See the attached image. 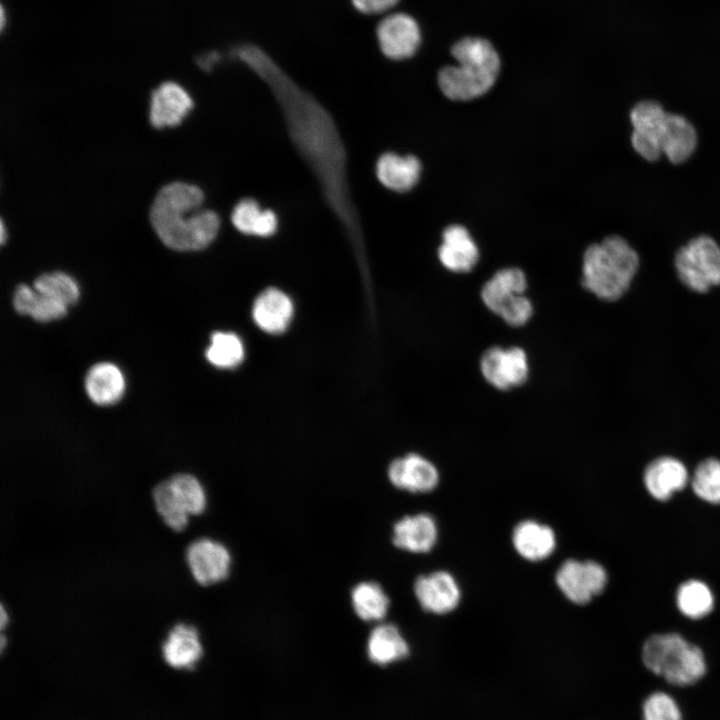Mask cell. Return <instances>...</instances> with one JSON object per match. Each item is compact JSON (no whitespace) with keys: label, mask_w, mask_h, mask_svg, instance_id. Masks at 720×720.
Segmentation results:
<instances>
[{"label":"cell","mask_w":720,"mask_h":720,"mask_svg":"<svg viewBox=\"0 0 720 720\" xmlns=\"http://www.w3.org/2000/svg\"><path fill=\"white\" fill-rule=\"evenodd\" d=\"M203 191L194 184L172 182L157 193L150 210L151 225L159 239L176 251H197L216 238L220 218L200 209Z\"/></svg>","instance_id":"6da1fadb"},{"label":"cell","mask_w":720,"mask_h":720,"mask_svg":"<svg viewBox=\"0 0 720 720\" xmlns=\"http://www.w3.org/2000/svg\"><path fill=\"white\" fill-rule=\"evenodd\" d=\"M455 65L438 72L442 93L453 101H468L487 93L495 84L501 59L495 46L480 36H465L451 46Z\"/></svg>","instance_id":"7a4b0ae2"},{"label":"cell","mask_w":720,"mask_h":720,"mask_svg":"<svg viewBox=\"0 0 720 720\" xmlns=\"http://www.w3.org/2000/svg\"><path fill=\"white\" fill-rule=\"evenodd\" d=\"M638 267L637 252L621 236L611 235L585 250L581 284L597 298L615 301L628 290Z\"/></svg>","instance_id":"3957f363"},{"label":"cell","mask_w":720,"mask_h":720,"mask_svg":"<svg viewBox=\"0 0 720 720\" xmlns=\"http://www.w3.org/2000/svg\"><path fill=\"white\" fill-rule=\"evenodd\" d=\"M642 659L649 670L677 686L695 683L706 671L701 649L674 633L649 637L643 645Z\"/></svg>","instance_id":"277c9868"},{"label":"cell","mask_w":720,"mask_h":720,"mask_svg":"<svg viewBox=\"0 0 720 720\" xmlns=\"http://www.w3.org/2000/svg\"><path fill=\"white\" fill-rule=\"evenodd\" d=\"M527 278L517 267L503 268L482 286L480 297L485 307L511 327H522L532 318L534 307L525 295Z\"/></svg>","instance_id":"5b68a950"},{"label":"cell","mask_w":720,"mask_h":720,"mask_svg":"<svg viewBox=\"0 0 720 720\" xmlns=\"http://www.w3.org/2000/svg\"><path fill=\"white\" fill-rule=\"evenodd\" d=\"M152 496L163 522L176 532L184 530L189 516L201 514L207 504L206 492L200 481L184 473L158 483Z\"/></svg>","instance_id":"8992f818"},{"label":"cell","mask_w":720,"mask_h":720,"mask_svg":"<svg viewBox=\"0 0 720 720\" xmlns=\"http://www.w3.org/2000/svg\"><path fill=\"white\" fill-rule=\"evenodd\" d=\"M675 268L688 288L705 293L720 285V246L707 235L697 236L678 250Z\"/></svg>","instance_id":"52a82bcc"},{"label":"cell","mask_w":720,"mask_h":720,"mask_svg":"<svg viewBox=\"0 0 720 720\" xmlns=\"http://www.w3.org/2000/svg\"><path fill=\"white\" fill-rule=\"evenodd\" d=\"M480 371L486 382L495 389L507 391L520 387L529 377L528 356L519 346H492L480 357Z\"/></svg>","instance_id":"ba28073f"},{"label":"cell","mask_w":720,"mask_h":720,"mask_svg":"<svg viewBox=\"0 0 720 720\" xmlns=\"http://www.w3.org/2000/svg\"><path fill=\"white\" fill-rule=\"evenodd\" d=\"M376 38L381 52L391 60L412 57L422 42L418 21L406 12H389L376 27Z\"/></svg>","instance_id":"9c48e42d"},{"label":"cell","mask_w":720,"mask_h":720,"mask_svg":"<svg viewBox=\"0 0 720 720\" xmlns=\"http://www.w3.org/2000/svg\"><path fill=\"white\" fill-rule=\"evenodd\" d=\"M667 113L660 103L653 100L638 102L630 112L632 147L647 161H657L662 155Z\"/></svg>","instance_id":"30bf717a"},{"label":"cell","mask_w":720,"mask_h":720,"mask_svg":"<svg viewBox=\"0 0 720 720\" xmlns=\"http://www.w3.org/2000/svg\"><path fill=\"white\" fill-rule=\"evenodd\" d=\"M555 580L568 600L583 605L604 590L608 576L604 567L595 561L569 559L559 567Z\"/></svg>","instance_id":"8fae6325"},{"label":"cell","mask_w":720,"mask_h":720,"mask_svg":"<svg viewBox=\"0 0 720 720\" xmlns=\"http://www.w3.org/2000/svg\"><path fill=\"white\" fill-rule=\"evenodd\" d=\"M186 561L196 582L209 586L228 577L232 559L229 550L222 543L200 538L187 547Z\"/></svg>","instance_id":"7c38bea8"},{"label":"cell","mask_w":720,"mask_h":720,"mask_svg":"<svg viewBox=\"0 0 720 720\" xmlns=\"http://www.w3.org/2000/svg\"><path fill=\"white\" fill-rule=\"evenodd\" d=\"M190 94L180 84L165 81L151 93L149 120L162 129L178 126L193 108Z\"/></svg>","instance_id":"4fadbf2b"},{"label":"cell","mask_w":720,"mask_h":720,"mask_svg":"<svg viewBox=\"0 0 720 720\" xmlns=\"http://www.w3.org/2000/svg\"><path fill=\"white\" fill-rule=\"evenodd\" d=\"M387 475L393 486L412 493L430 492L439 482V473L435 465L416 453L392 461Z\"/></svg>","instance_id":"5bb4252c"},{"label":"cell","mask_w":720,"mask_h":720,"mask_svg":"<svg viewBox=\"0 0 720 720\" xmlns=\"http://www.w3.org/2000/svg\"><path fill=\"white\" fill-rule=\"evenodd\" d=\"M414 594L420 606L434 614H446L454 610L460 601V589L455 578L448 572L436 571L417 577Z\"/></svg>","instance_id":"9a60e30c"},{"label":"cell","mask_w":720,"mask_h":720,"mask_svg":"<svg viewBox=\"0 0 720 720\" xmlns=\"http://www.w3.org/2000/svg\"><path fill=\"white\" fill-rule=\"evenodd\" d=\"M438 249L441 264L456 273L470 272L477 264L479 250L468 230L461 225H450L442 234Z\"/></svg>","instance_id":"2e32d148"},{"label":"cell","mask_w":720,"mask_h":720,"mask_svg":"<svg viewBox=\"0 0 720 720\" xmlns=\"http://www.w3.org/2000/svg\"><path fill=\"white\" fill-rule=\"evenodd\" d=\"M644 484L649 494L666 501L685 488L689 476L685 465L673 457H660L648 464L644 471Z\"/></svg>","instance_id":"e0dca14e"},{"label":"cell","mask_w":720,"mask_h":720,"mask_svg":"<svg viewBox=\"0 0 720 720\" xmlns=\"http://www.w3.org/2000/svg\"><path fill=\"white\" fill-rule=\"evenodd\" d=\"M202 654L203 647L197 629L185 623L176 624L162 644L165 662L175 669H192Z\"/></svg>","instance_id":"ac0fdd59"},{"label":"cell","mask_w":720,"mask_h":720,"mask_svg":"<svg viewBox=\"0 0 720 720\" xmlns=\"http://www.w3.org/2000/svg\"><path fill=\"white\" fill-rule=\"evenodd\" d=\"M437 525L426 513L405 516L393 527V543L396 547L413 553L429 552L436 544Z\"/></svg>","instance_id":"d6986e66"},{"label":"cell","mask_w":720,"mask_h":720,"mask_svg":"<svg viewBox=\"0 0 720 720\" xmlns=\"http://www.w3.org/2000/svg\"><path fill=\"white\" fill-rule=\"evenodd\" d=\"M293 315L291 299L277 288H268L258 295L252 308L256 325L269 334L285 331Z\"/></svg>","instance_id":"ffe728a7"},{"label":"cell","mask_w":720,"mask_h":720,"mask_svg":"<svg viewBox=\"0 0 720 720\" xmlns=\"http://www.w3.org/2000/svg\"><path fill=\"white\" fill-rule=\"evenodd\" d=\"M512 542L517 553L530 561L549 557L556 546L552 528L533 520H525L515 526Z\"/></svg>","instance_id":"44dd1931"},{"label":"cell","mask_w":720,"mask_h":720,"mask_svg":"<svg viewBox=\"0 0 720 720\" xmlns=\"http://www.w3.org/2000/svg\"><path fill=\"white\" fill-rule=\"evenodd\" d=\"M88 397L97 405H111L120 400L125 390L121 370L110 362L93 365L85 377Z\"/></svg>","instance_id":"7402d4cb"},{"label":"cell","mask_w":720,"mask_h":720,"mask_svg":"<svg viewBox=\"0 0 720 720\" xmlns=\"http://www.w3.org/2000/svg\"><path fill=\"white\" fill-rule=\"evenodd\" d=\"M697 146L694 126L683 116L668 112L661 144L662 154L673 164L688 160Z\"/></svg>","instance_id":"603a6c76"},{"label":"cell","mask_w":720,"mask_h":720,"mask_svg":"<svg viewBox=\"0 0 720 720\" xmlns=\"http://www.w3.org/2000/svg\"><path fill=\"white\" fill-rule=\"evenodd\" d=\"M420 172V161L412 155L385 153L376 165V174L381 184L397 192L410 190L417 183Z\"/></svg>","instance_id":"cb8c5ba5"},{"label":"cell","mask_w":720,"mask_h":720,"mask_svg":"<svg viewBox=\"0 0 720 720\" xmlns=\"http://www.w3.org/2000/svg\"><path fill=\"white\" fill-rule=\"evenodd\" d=\"M409 646L399 629L389 623L377 625L367 641L369 659L378 665H388L405 658Z\"/></svg>","instance_id":"d4e9b609"},{"label":"cell","mask_w":720,"mask_h":720,"mask_svg":"<svg viewBox=\"0 0 720 720\" xmlns=\"http://www.w3.org/2000/svg\"><path fill=\"white\" fill-rule=\"evenodd\" d=\"M15 310L29 315L39 322H48L62 318L67 312V305L43 295L25 284L19 285L13 296Z\"/></svg>","instance_id":"484cf974"},{"label":"cell","mask_w":720,"mask_h":720,"mask_svg":"<svg viewBox=\"0 0 720 720\" xmlns=\"http://www.w3.org/2000/svg\"><path fill=\"white\" fill-rule=\"evenodd\" d=\"M231 221L241 233L259 237L271 236L278 225L275 213L262 210L253 199L241 200L232 211Z\"/></svg>","instance_id":"4316f807"},{"label":"cell","mask_w":720,"mask_h":720,"mask_svg":"<svg viewBox=\"0 0 720 720\" xmlns=\"http://www.w3.org/2000/svg\"><path fill=\"white\" fill-rule=\"evenodd\" d=\"M351 603L355 614L363 621H380L389 609L390 600L376 582H360L351 591Z\"/></svg>","instance_id":"83f0119b"},{"label":"cell","mask_w":720,"mask_h":720,"mask_svg":"<svg viewBox=\"0 0 720 720\" xmlns=\"http://www.w3.org/2000/svg\"><path fill=\"white\" fill-rule=\"evenodd\" d=\"M676 604L684 616L700 619L713 610L714 597L704 582L689 580L679 586L676 593Z\"/></svg>","instance_id":"f1b7e54d"},{"label":"cell","mask_w":720,"mask_h":720,"mask_svg":"<svg viewBox=\"0 0 720 720\" xmlns=\"http://www.w3.org/2000/svg\"><path fill=\"white\" fill-rule=\"evenodd\" d=\"M205 355L207 360L216 367L233 368L243 361V343L232 332L217 331L211 335L210 345Z\"/></svg>","instance_id":"f546056e"},{"label":"cell","mask_w":720,"mask_h":720,"mask_svg":"<svg viewBox=\"0 0 720 720\" xmlns=\"http://www.w3.org/2000/svg\"><path fill=\"white\" fill-rule=\"evenodd\" d=\"M33 288L67 306L74 304L80 295L76 281L70 275L60 271L40 275L35 279Z\"/></svg>","instance_id":"4dcf8cb0"},{"label":"cell","mask_w":720,"mask_h":720,"mask_svg":"<svg viewBox=\"0 0 720 720\" xmlns=\"http://www.w3.org/2000/svg\"><path fill=\"white\" fill-rule=\"evenodd\" d=\"M691 486L700 499L720 504V461L708 458L700 462L694 471Z\"/></svg>","instance_id":"1f68e13d"},{"label":"cell","mask_w":720,"mask_h":720,"mask_svg":"<svg viewBox=\"0 0 720 720\" xmlns=\"http://www.w3.org/2000/svg\"><path fill=\"white\" fill-rule=\"evenodd\" d=\"M644 720H681V712L672 697L663 692L650 695L643 704Z\"/></svg>","instance_id":"d6a6232c"},{"label":"cell","mask_w":720,"mask_h":720,"mask_svg":"<svg viewBox=\"0 0 720 720\" xmlns=\"http://www.w3.org/2000/svg\"><path fill=\"white\" fill-rule=\"evenodd\" d=\"M400 0H351L353 7L362 14L389 13Z\"/></svg>","instance_id":"836d02e7"},{"label":"cell","mask_w":720,"mask_h":720,"mask_svg":"<svg viewBox=\"0 0 720 720\" xmlns=\"http://www.w3.org/2000/svg\"><path fill=\"white\" fill-rule=\"evenodd\" d=\"M219 54L216 52H210L205 55H201L197 59V64L204 70H210L213 65L218 61Z\"/></svg>","instance_id":"e575fe53"},{"label":"cell","mask_w":720,"mask_h":720,"mask_svg":"<svg viewBox=\"0 0 720 720\" xmlns=\"http://www.w3.org/2000/svg\"><path fill=\"white\" fill-rule=\"evenodd\" d=\"M7 620H8V617L6 616L4 607L1 606V620H0V624H1V628H2V629L5 627V625H6V623H7Z\"/></svg>","instance_id":"d590c367"},{"label":"cell","mask_w":720,"mask_h":720,"mask_svg":"<svg viewBox=\"0 0 720 720\" xmlns=\"http://www.w3.org/2000/svg\"><path fill=\"white\" fill-rule=\"evenodd\" d=\"M0 240H1V243H2V244H3V243L5 242V240H6V230H5V226H4V222H3V221L1 222Z\"/></svg>","instance_id":"8d00e7d4"},{"label":"cell","mask_w":720,"mask_h":720,"mask_svg":"<svg viewBox=\"0 0 720 720\" xmlns=\"http://www.w3.org/2000/svg\"><path fill=\"white\" fill-rule=\"evenodd\" d=\"M5 21H6V17H5V10H4V7H3V6H1V15H0V24H1V29H3V28H4V26H5Z\"/></svg>","instance_id":"74e56055"}]
</instances>
